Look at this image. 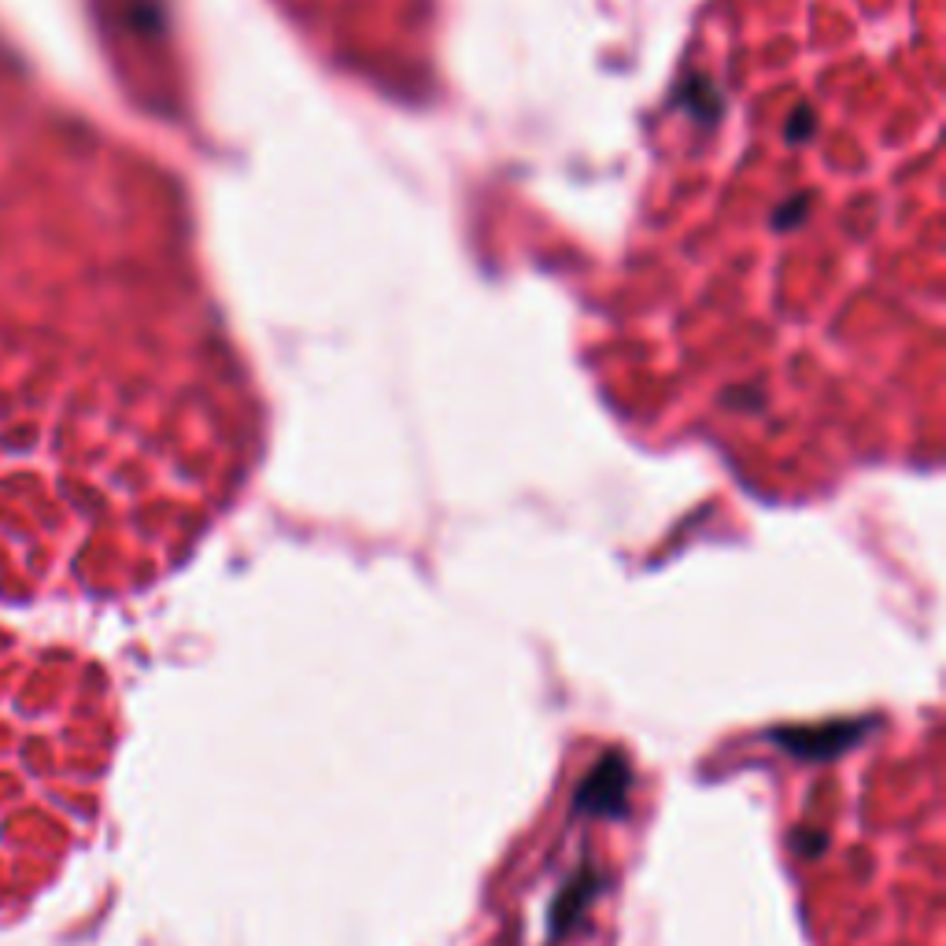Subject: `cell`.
<instances>
[{"label":"cell","instance_id":"obj_2","mask_svg":"<svg viewBox=\"0 0 946 946\" xmlns=\"http://www.w3.org/2000/svg\"><path fill=\"white\" fill-rule=\"evenodd\" d=\"M595 891H599V876L584 865V869H577V873L566 880V887L558 891V898L551 902V910H547V946H555L558 939H566V935L581 924L584 910H588V902L595 898Z\"/></svg>","mask_w":946,"mask_h":946},{"label":"cell","instance_id":"obj_3","mask_svg":"<svg viewBox=\"0 0 946 946\" xmlns=\"http://www.w3.org/2000/svg\"><path fill=\"white\" fill-rule=\"evenodd\" d=\"M858 736H862V725L858 721H843V725L821 728H788V732H777V743H784L795 754H806V758H828V754L847 751Z\"/></svg>","mask_w":946,"mask_h":946},{"label":"cell","instance_id":"obj_1","mask_svg":"<svg viewBox=\"0 0 946 946\" xmlns=\"http://www.w3.org/2000/svg\"><path fill=\"white\" fill-rule=\"evenodd\" d=\"M632 788V769L618 751H607L577 788V810L588 817H621Z\"/></svg>","mask_w":946,"mask_h":946}]
</instances>
